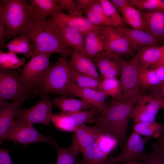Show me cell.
<instances>
[{"mask_svg": "<svg viewBox=\"0 0 164 164\" xmlns=\"http://www.w3.org/2000/svg\"><path fill=\"white\" fill-rule=\"evenodd\" d=\"M18 35L29 38L34 45V53L51 55L56 53L67 58L73 51L66 44L53 17L43 19L29 18Z\"/></svg>", "mask_w": 164, "mask_h": 164, "instance_id": "obj_1", "label": "cell"}, {"mask_svg": "<svg viewBox=\"0 0 164 164\" xmlns=\"http://www.w3.org/2000/svg\"><path fill=\"white\" fill-rule=\"evenodd\" d=\"M137 102L113 99L110 104L97 117L94 122L104 134L115 139L122 149L128 138V124Z\"/></svg>", "mask_w": 164, "mask_h": 164, "instance_id": "obj_2", "label": "cell"}, {"mask_svg": "<svg viewBox=\"0 0 164 164\" xmlns=\"http://www.w3.org/2000/svg\"><path fill=\"white\" fill-rule=\"evenodd\" d=\"M66 58L59 57L50 67L36 90L35 96L49 93L70 96L69 91L74 83Z\"/></svg>", "mask_w": 164, "mask_h": 164, "instance_id": "obj_3", "label": "cell"}, {"mask_svg": "<svg viewBox=\"0 0 164 164\" xmlns=\"http://www.w3.org/2000/svg\"><path fill=\"white\" fill-rule=\"evenodd\" d=\"M29 4L25 0H0V19L5 25L6 37L15 38L26 25Z\"/></svg>", "mask_w": 164, "mask_h": 164, "instance_id": "obj_4", "label": "cell"}, {"mask_svg": "<svg viewBox=\"0 0 164 164\" xmlns=\"http://www.w3.org/2000/svg\"><path fill=\"white\" fill-rule=\"evenodd\" d=\"M35 96L24 83L18 69H0V104L12 100L23 102Z\"/></svg>", "mask_w": 164, "mask_h": 164, "instance_id": "obj_5", "label": "cell"}, {"mask_svg": "<svg viewBox=\"0 0 164 164\" xmlns=\"http://www.w3.org/2000/svg\"><path fill=\"white\" fill-rule=\"evenodd\" d=\"M121 67L119 80L122 91V100L137 102L142 95L138 79V68L135 56L126 60L121 56Z\"/></svg>", "mask_w": 164, "mask_h": 164, "instance_id": "obj_6", "label": "cell"}, {"mask_svg": "<svg viewBox=\"0 0 164 164\" xmlns=\"http://www.w3.org/2000/svg\"><path fill=\"white\" fill-rule=\"evenodd\" d=\"M51 54L34 53L28 62L24 66L21 76L26 86L33 93L39 86L50 67Z\"/></svg>", "mask_w": 164, "mask_h": 164, "instance_id": "obj_7", "label": "cell"}, {"mask_svg": "<svg viewBox=\"0 0 164 164\" xmlns=\"http://www.w3.org/2000/svg\"><path fill=\"white\" fill-rule=\"evenodd\" d=\"M149 139L133 131L129 137L122 148L121 152L118 155L109 157L108 164H124L132 162L143 161L147 154L144 151V147Z\"/></svg>", "mask_w": 164, "mask_h": 164, "instance_id": "obj_8", "label": "cell"}, {"mask_svg": "<svg viewBox=\"0 0 164 164\" xmlns=\"http://www.w3.org/2000/svg\"><path fill=\"white\" fill-rule=\"evenodd\" d=\"M47 95L40 94V99L36 104L26 109L21 108L15 121L32 125L39 123L49 125L54 104Z\"/></svg>", "mask_w": 164, "mask_h": 164, "instance_id": "obj_9", "label": "cell"}, {"mask_svg": "<svg viewBox=\"0 0 164 164\" xmlns=\"http://www.w3.org/2000/svg\"><path fill=\"white\" fill-rule=\"evenodd\" d=\"M101 111L97 108L81 110L71 113L53 114L51 121L59 129L74 132L75 127L85 123H94Z\"/></svg>", "mask_w": 164, "mask_h": 164, "instance_id": "obj_10", "label": "cell"}, {"mask_svg": "<svg viewBox=\"0 0 164 164\" xmlns=\"http://www.w3.org/2000/svg\"><path fill=\"white\" fill-rule=\"evenodd\" d=\"M6 140L20 144L26 148L34 143L43 142L53 145L50 137L45 136L39 132L33 125L19 121H15L14 125Z\"/></svg>", "mask_w": 164, "mask_h": 164, "instance_id": "obj_11", "label": "cell"}, {"mask_svg": "<svg viewBox=\"0 0 164 164\" xmlns=\"http://www.w3.org/2000/svg\"><path fill=\"white\" fill-rule=\"evenodd\" d=\"M162 101L151 94L142 95L132 112L131 118L134 123L155 121Z\"/></svg>", "mask_w": 164, "mask_h": 164, "instance_id": "obj_12", "label": "cell"}, {"mask_svg": "<svg viewBox=\"0 0 164 164\" xmlns=\"http://www.w3.org/2000/svg\"><path fill=\"white\" fill-rule=\"evenodd\" d=\"M101 26V36L106 48L105 53H116L134 57L135 56L126 39L116 27L109 25Z\"/></svg>", "mask_w": 164, "mask_h": 164, "instance_id": "obj_13", "label": "cell"}, {"mask_svg": "<svg viewBox=\"0 0 164 164\" xmlns=\"http://www.w3.org/2000/svg\"><path fill=\"white\" fill-rule=\"evenodd\" d=\"M23 102L13 101L0 104V144L6 139L15 123V119Z\"/></svg>", "mask_w": 164, "mask_h": 164, "instance_id": "obj_14", "label": "cell"}, {"mask_svg": "<svg viewBox=\"0 0 164 164\" xmlns=\"http://www.w3.org/2000/svg\"><path fill=\"white\" fill-rule=\"evenodd\" d=\"M121 55L116 53H105L92 59L99 69L102 79L117 78L120 75Z\"/></svg>", "mask_w": 164, "mask_h": 164, "instance_id": "obj_15", "label": "cell"}, {"mask_svg": "<svg viewBox=\"0 0 164 164\" xmlns=\"http://www.w3.org/2000/svg\"><path fill=\"white\" fill-rule=\"evenodd\" d=\"M72 144L81 152L96 142L104 133L97 125L88 126L85 124L75 127Z\"/></svg>", "mask_w": 164, "mask_h": 164, "instance_id": "obj_16", "label": "cell"}, {"mask_svg": "<svg viewBox=\"0 0 164 164\" xmlns=\"http://www.w3.org/2000/svg\"><path fill=\"white\" fill-rule=\"evenodd\" d=\"M58 25L75 29L84 36L94 31H101L102 26L91 23L86 16H72L67 15L62 11L53 17Z\"/></svg>", "mask_w": 164, "mask_h": 164, "instance_id": "obj_17", "label": "cell"}, {"mask_svg": "<svg viewBox=\"0 0 164 164\" xmlns=\"http://www.w3.org/2000/svg\"><path fill=\"white\" fill-rule=\"evenodd\" d=\"M116 28L126 39L131 50L134 53L147 46H158L159 43L156 39L145 31L126 28Z\"/></svg>", "mask_w": 164, "mask_h": 164, "instance_id": "obj_18", "label": "cell"}, {"mask_svg": "<svg viewBox=\"0 0 164 164\" xmlns=\"http://www.w3.org/2000/svg\"><path fill=\"white\" fill-rule=\"evenodd\" d=\"M145 19V31L152 35L159 43H164V8L141 11Z\"/></svg>", "mask_w": 164, "mask_h": 164, "instance_id": "obj_19", "label": "cell"}, {"mask_svg": "<svg viewBox=\"0 0 164 164\" xmlns=\"http://www.w3.org/2000/svg\"><path fill=\"white\" fill-rule=\"evenodd\" d=\"M69 94L86 100L101 112L108 106L106 100L108 96L103 92L91 88L80 87L74 82L70 87Z\"/></svg>", "mask_w": 164, "mask_h": 164, "instance_id": "obj_20", "label": "cell"}, {"mask_svg": "<svg viewBox=\"0 0 164 164\" xmlns=\"http://www.w3.org/2000/svg\"><path fill=\"white\" fill-rule=\"evenodd\" d=\"M29 6V18L33 19H46L54 17L61 12L56 0H31Z\"/></svg>", "mask_w": 164, "mask_h": 164, "instance_id": "obj_21", "label": "cell"}, {"mask_svg": "<svg viewBox=\"0 0 164 164\" xmlns=\"http://www.w3.org/2000/svg\"><path fill=\"white\" fill-rule=\"evenodd\" d=\"M163 46L145 47L135 55L138 69H155L159 65L162 57Z\"/></svg>", "mask_w": 164, "mask_h": 164, "instance_id": "obj_22", "label": "cell"}, {"mask_svg": "<svg viewBox=\"0 0 164 164\" xmlns=\"http://www.w3.org/2000/svg\"><path fill=\"white\" fill-rule=\"evenodd\" d=\"M70 57V62L78 71L99 81L102 80L91 59L81 53L74 51Z\"/></svg>", "mask_w": 164, "mask_h": 164, "instance_id": "obj_23", "label": "cell"}, {"mask_svg": "<svg viewBox=\"0 0 164 164\" xmlns=\"http://www.w3.org/2000/svg\"><path fill=\"white\" fill-rule=\"evenodd\" d=\"M54 106L58 108L61 113H69L81 110L96 108L86 100L69 98L67 96H57L53 99Z\"/></svg>", "mask_w": 164, "mask_h": 164, "instance_id": "obj_24", "label": "cell"}, {"mask_svg": "<svg viewBox=\"0 0 164 164\" xmlns=\"http://www.w3.org/2000/svg\"><path fill=\"white\" fill-rule=\"evenodd\" d=\"M101 31H92L85 35V55L91 59L106 53V48L101 36Z\"/></svg>", "mask_w": 164, "mask_h": 164, "instance_id": "obj_25", "label": "cell"}, {"mask_svg": "<svg viewBox=\"0 0 164 164\" xmlns=\"http://www.w3.org/2000/svg\"><path fill=\"white\" fill-rule=\"evenodd\" d=\"M57 24L66 44L73 48L74 51L85 55V36L75 29Z\"/></svg>", "mask_w": 164, "mask_h": 164, "instance_id": "obj_26", "label": "cell"}, {"mask_svg": "<svg viewBox=\"0 0 164 164\" xmlns=\"http://www.w3.org/2000/svg\"><path fill=\"white\" fill-rule=\"evenodd\" d=\"M52 141L56 151V164H82L77 159L80 151L74 145L71 144L69 147H64L60 146L54 138Z\"/></svg>", "mask_w": 164, "mask_h": 164, "instance_id": "obj_27", "label": "cell"}, {"mask_svg": "<svg viewBox=\"0 0 164 164\" xmlns=\"http://www.w3.org/2000/svg\"><path fill=\"white\" fill-rule=\"evenodd\" d=\"M133 131L149 140L158 138L164 134V125L154 121L142 122L134 124Z\"/></svg>", "mask_w": 164, "mask_h": 164, "instance_id": "obj_28", "label": "cell"}, {"mask_svg": "<svg viewBox=\"0 0 164 164\" xmlns=\"http://www.w3.org/2000/svg\"><path fill=\"white\" fill-rule=\"evenodd\" d=\"M15 54L22 53L27 57H31L33 54L34 46L29 38L24 36H19L5 44L4 48Z\"/></svg>", "mask_w": 164, "mask_h": 164, "instance_id": "obj_29", "label": "cell"}, {"mask_svg": "<svg viewBox=\"0 0 164 164\" xmlns=\"http://www.w3.org/2000/svg\"><path fill=\"white\" fill-rule=\"evenodd\" d=\"M121 13L125 23L134 29L145 31V21L141 11L128 4L122 9Z\"/></svg>", "mask_w": 164, "mask_h": 164, "instance_id": "obj_30", "label": "cell"}, {"mask_svg": "<svg viewBox=\"0 0 164 164\" xmlns=\"http://www.w3.org/2000/svg\"><path fill=\"white\" fill-rule=\"evenodd\" d=\"M82 164H108V156L99 148L97 142L81 152Z\"/></svg>", "mask_w": 164, "mask_h": 164, "instance_id": "obj_31", "label": "cell"}, {"mask_svg": "<svg viewBox=\"0 0 164 164\" xmlns=\"http://www.w3.org/2000/svg\"><path fill=\"white\" fill-rule=\"evenodd\" d=\"M68 65L72 79L79 87L100 91V81L78 71L68 60Z\"/></svg>", "mask_w": 164, "mask_h": 164, "instance_id": "obj_32", "label": "cell"}, {"mask_svg": "<svg viewBox=\"0 0 164 164\" xmlns=\"http://www.w3.org/2000/svg\"><path fill=\"white\" fill-rule=\"evenodd\" d=\"M138 79L141 93L148 88L157 86L161 84L154 69H138Z\"/></svg>", "mask_w": 164, "mask_h": 164, "instance_id": "obj_33", "label": "cell"}, {"mask_svg": "<svg viewBox=\"0 0 164 164\" xmlns=\"http://www.w3.org/2000/svg\"><path fill=\"white\" fill-rule=\"evenodd\" d=\"M100 90L108 97L118 101L122 100V91L119 80L116 78L102 79L100 81Z\"/></svg>", "mask_w": 164, "mask_h": 164, "instance_id": "obj_34", "label": "cell"}, {"mask_svg": "<svg viewBox=\"0 0 164 164\" xmlns=\"http://www.w3.org/2000/svg\"><path fill=\"white\" fill-rule=\"evenodd\" d=\"M164 136L161 135L152 145L151 153L148 154L146 158L141 162L142 164H164L162 147Z\"/></svg>", "mask_w": 164, "mask_h": 164, "instance_id": "obj_35", "label": "cell"}, {"mask_svg": "<svg viewBox=\"0 0 164 164\" xmlns=\"http://www.w3.org/2000/svg\"><path fill=\"white\" fill-rule=\"evenodd\" d=\"M104 13L107 18L114 26L126 28L123 18L109 0H100Z\"/></svg>", "mask_w": 164, "mask_h": 164, "instance_id": "obj_36", "label": "cell"}, {"mask_svg": "<svg viewBox=\"0 0 164 164\" xmlns=\"http://www.w3.org/2000/svg\"><path fill=\"white\" fill-rule=\"evenodd\" d=\"M26 60L24 57L18 58L16 54L9 51L7 52L0 51L1 68L18 69L24 64Z\"/></svg>", "mask_w": 164, "mask_h": 164, "instance_id": "obj_37", "label": "cell"}, {"mask_svg": "<svg viewBox=\"0 0 164 164\" xmlns=\"http://www.w3.org/2000/svg\"><path fill=\"white\" fill-rule=\"evenodd\" d=\"M129 4L144 11H152L164 8V3L159 0H128Z\"/></svg>", "mask_w": 164, "mask_h": 164, "instance_id": "obj_38", "label": "cell"}, {"mask_svg": "<svg viewBox=\"0 0 164 164\" xmlns=\"http://www.w3.org/2000/svg\"><path fill=\"white\" fill-rule=\"evenodd\" d=\"M96 142L100 149L108 155L118 145L115 139L104 134L99 138Z\"/></svg>", "mask_w": 164, "mask_h": 164, "instance_id": "obj_39", "label": "cell"}, {"mask_svg": "<svg viewBox=\"0 0 164 164\" xmlns=\"http://www.w3.org/2000/svg\"><path fill=\"white\" fill-rule=\"evenodd\" d=\"M58 5L62 10L66 11L72 16H82V13L79 11L73 0H56Z\"/></svg>", "mask_w": 164, "mask_h": 164, "instance_id": "obj_40", "label": "cell"}, {"mask_svg": "<svg viewBox=\"0 0 164 164\" xmlns=\"http://www.w3.org/2000/svg\"><path fill=\"white\" fill-rule=\"evenodd\" d=\"M82 13H85L87 18L94 24L99 26L109 25L114 26L108 19L97 15L90 9L83 11Z\"/></svg>", "mask_w": 164, "mask_h": 164, "instance_id": "obj_41", "label": "cell"}, {"mask_svg": "<svg viewBox=\"0 0 164 164\" xmlns=\"http://www.w3.org/2000/svg\"><path fill=\"white\" fill-rule=\"evenodd\" d=\"M0 164H12L9 151L5 148L0 149Z\"/></svg>", "mask_w": 164, "mask_h": 164, "instance_id": "obj_42", "label": "cell"}, {"mask_svg": "<svg viewBox=\"0 0 164 164\" xmlns=\"http://www.w3.org/2000/svg\"><path fill=\"white\" fill-rule=\"evenodd\" d=\"M74 1L78 10L82 13L83 11L86 10L90 7L95 0H75Z\"/></svg>", "mask_w": 164, "mask_h": 164, "instance_id": "obj_43", "label": "cell"}, {"mask_svg": "<svg viewBox=\"0 0 164 164\" xmlns=\"http://www.w3.org/2000/svg\"><path fill=\"white\" fill-rule=\"evenodd\" d=\"M153 88L150 94L162 101L164 100V83L160 85L152 87Z\"/></svg>", "mask_w": 164, "mask_h": 164, "instance_id": "obj_44", "label": "cell"}, {"mask_svg": "<svg viewBox=\"0 0 164 164\" xmlns=\"http://www.w3.org/2000/svg\"><path fill=\"white\" fill-rule=\"evenodd\" d=\"M6 38V28L3 20L0 19V50L4 48L5 41Z\"/></svg>", "mask_w": 164, "mask_h": 164, "instance_id": "obj_45", "label": "cell"}, {"mask_svg": "<svg viewBox=\"0 0 164 164\" xmlns=\"http://www.w3.org/2000/svg\"><path fill=\"white\" fill-rule=\"evenodd\" d=\"M110 2L118 12L121 13L122 9L129 4L128 0H109Z\"/></svg>", "mask_w": 164, "mask_h": 164, "instance_id": "obj_46", "label": "cell"}, {"mask_svg": "<svg viewBox=\"0 0 164 164\" xmlns=\"http://www.w3.org/2000/svg\"><path fill=\"white\" fill-rule=\"evenodd\" d=\"M154 70L158 78L161 82V84L164 83V65L160 66Z\"/></svg>", "mask_w": 164, "mask_h": 164, "instance_id": "obj_47", "label": "cell"}, {"mask_svg": "<svg viewBox=\"0 0 164 164\" xmlns=\"http://www.w3.org/2000/svg\"><path fill=\"white\" fill-rule=\"evenodd\" d=\"M163 46V52L162 57V58L161 61L160 63L159 67L160 66L164 65V46Z\"/></svg>", "mask_w": 164, "mask_h": 164, "instance_id": "obj_48", "label": "cell"}, {"mask_svg": "<svg viewBox=\"0 0 164 164\" xmlns=\"http://www.w3.org/2000/svg\"><path fill=\"white\" fill-rule=\"evenodd\" d=\"M125 164H142L140 162H132L126 163Z\"/></svg>", "mask_w": 164, "mask_h": 164, "instance_id": "obj_49", "label": "cell"}, {"mask_svg": "<svg viewBox=\"0 0 164 164\" xmlns=\"http://www.w3.org/2000/svg\"><path fill=\"white\" fill-rule=\"evenodd\" d=\"M161 108L164 109V100L162 102L161 105Z\"/></svg>", "mask_w": 164, "mask_h": 164, "instance_id": "obj_50", "label": "cell"}, {"mask_svg": "<svg viewBox=\"0 0 164 164\" xmlns=\"http://www.w3.org/2000/svg\"><path fill=\"white\" fill-rule=\"evenodd\" d=\"M162 152V154H163V157L164 159V141L163 143Z\"/></svg>", "mask_w": 164, "mask_h": 164, "instance_id": "obj_51", "label": "cell"}, {"mask_svg": "<svg viewBox=\"0 0 164 164\" xmlns=\"http://www.w3.org/2000/svg\"><path fill=\"white\" fill-rule=\"evenodd\" d=\"M162 1L164 3V0H162Z\"/></svg>", "mask_w": 164, "mask_h": 164, "instance_id": "obj_52", "label": "cell"}]
</instances>
